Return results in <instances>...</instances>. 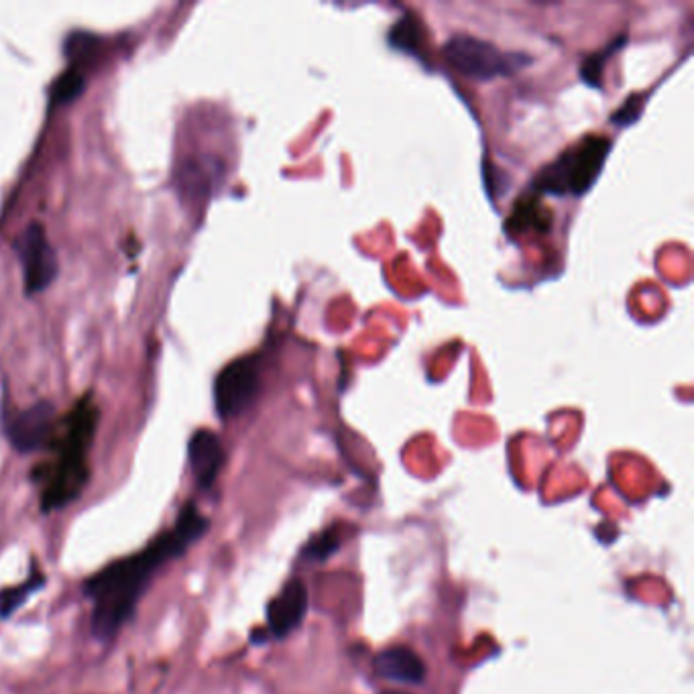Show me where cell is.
<instances>
[{
  "label": "cell",
  "instance_id": "3957f363",
  "mask_svg": "<svg viewBox=\"0 0 694 694\" xmlns=\"http://www.w3.org/2000/svg\"><path fill=\"white\" fill-rule=\"evenodd\" d=\"M611 153V139L605 135H587L576 145L562 151L552 163L544 165L534 180L536 194L583 196L587 194Z\"/></svg>",
  "mask_w": 694,
  "mask_h": 694
},
{
  "label": "cell",
  "instance_id": "2e32d148",
  "mask_svg": "<svg viewBox=\"0 0 694 694\" xmlns=\"http://www.w3.org/2000/svg\"><path fill=\"white\" fill-rule=\"evenodd\" d=\"M178 184H180V190L184 192V196H192V198H200L206 194L208 190V176H206V171L194 163V161H186L182 167H180V176H178Z\"/></svg>",
  "mask_w": 694,
  "mask_h": 694
},
{
  "label": "cell",
  "instance_id": "8992f818",
  "mask_svg": "<svg viewBox=\"0 0 694 694\" xmlns=\"http://www.w3.org/2000/svg\"><path fill=\"white\" fill-rule=\"evenodd\" d=\"M17 253L23 267L25 292L29 296L41 294L55 281L60 263H57L55 249L47 241L45 230L39 222H33L23 230L17 239Z\"/></svg>",
  "mask_w": 694,
  "mask_h": 694
},
{
  "label": "cell",
  "instance_id": "5b68a950",
  "mask_svg": "<svg viewBox=\"0 0 694 694\" xmlns=\"http://www.w3.org/2000/svg\"><path fill=\"white\" fill-rule=\"evenodd\" d=\"M261 375L257 359L243 357L228 363L216 377L214 401L220 418H237L247 412L259 395Z\"/></svg>",
  "mask_w": 694,
  "mask_h": 694
},
{
  "label": "cell",
  "instance_id": "7a4b0ae2",
  "mask_svg": "<svg viewBox=\"0 0 694 694\" xmlns=\"http://www.w3.org/2000/svg\"><path fill=\"white\" fill-rule=\"evenodd\" d=\"M98 424V410L94 403L82 399L76 410L68 416L62 436L55 444L57 460L33 473V477L43 485L41 509L51 513L68 507L84 491L90 469H88V450L94 440Z\"/></svg>",
  "mask_w": 694,
  "mask_h": 694
},
{
  "label": "cell",
  "instance_id": "277c9868",
  "mask_svg": "<svg viewBox=\"0 0 694 694\" xmlns=\"http://www.w3.org/2000/svg\"><path fill=\"white\" fill-rule=\"evenodd\" d=\"M442 55L458 74L473 80L513 76L532 62V57L526 53L503 51L501 47L469 33L450 37L442 47Z\"/></svg>",
  "mask_w": 694,
  "mask_h": 694
},
{
  "label": "cell",
  "instance_id": "ac0fdd59",
  "mask_svg": "<svg viewBox=\"0 0 694 694\" xmlns=\"http://www.w3.org/2000/svg\"><path fill=\"white\" fill-rule=\"evenodd\" d=\"M98 43V39L94 35L88 33H74L68 41H66V55H70L72 60H86V57L94 51V45Z\"/></svg>",
  "mask_w": 694,
  "mask_h": 694
},
{
  "label": "cell",
  "instance_id": "30bf717a",
  "mask_svg": "<svg viewBox=\"0 0 694 694\" xmlns=\"http://www.w3.org/2000/svg\"><path fill=\"white\" fill-rule=\"evenodd\" d=\"M375 672L381 678L403 682V684H418L426 678V666L422 658L410 648H389L375 658Z\"/></svg>",
  "mask_w": 694,
  "mask_h": 694
},
{
  "label": "cell",
  "instance_id": "9a60e30c",
  "mask_svg": "<svg viewBox=\"0 0 694 694\" xmlns=\"http://www.w3.org/2000/svg\"><path fill=\"white\" fill-rule=\"evenodd\" d=\"M84 86H86L84 74L78 68H72L55 80L51 90V102L53 104L74 102L84 92Z\"/></svg>",
  "mask_w": 694,
  "mask_h": 694
},
{
  "label": "cell",
  "instance_id": "ba28073f",
  "mask_svg": "<svg viewBox=\"0 0 694 694\" xmlns=\"http://www.w3.org/2000/svg\"><path fill=\"white\" fill-rule=\"evenodd\" d=\"M308 609V591L302 581H289L267 607V627L275 638H285L304 619Z\"/></svg>",
  "mask_w": 694,
  "mask_h": 694
},
{
  "label": "cell",
  "instance_id": "5bb4252c",
  "mask_svg": "<svg viewBox=\"0 0 694 694\" xmlns=\"http://www.w3.org/2000/svg\"><path fill=\"white\" fill-rule=\"evenodd\" d=\"M625 43H627V37L621 35V37L613 39L607 47H603V49L595 51L593 55H589L587 60L583 62V66H581V78H583L589 86L601 88V86H603V72H605L607 62L611 60V57H613Z\"/></svg>",
  "mask_w": 694,
  "mask_h": 694
},
{
  "label": "cell",
  "instance_id": "9c48e42d",
  "mask_svg": "<svg viewBox=\"0 0 694 694\" xmlns=\"http://www.w3.org/2000/svg\"><path fill=\"white\" fill-rule=\"evenodd\" d=\"M190 467L200 489H210L224 465V448L220 438L212 430H198L188 444Z\"/></svg>",
  "mask_w": 694,
  "mask_h": 694
},
{
  "label": "cell",
  "instance_id": "e0dca14e",
  "mask_svg": "<svg viewBox=\"0 0 694 694\" xmlns=\"http://www.w3.org/2000/svg\"><path fill=\"white\" fill-rule=\"evenodd\" d=\"M338 544H340L338 534H336L334 530H328V532L316 536V538L306 546L304 556H306L308 560L322 562V560H326V558L338 548Z\"/></svg>",
  "mask_w": 694,
  "mask_h": 694
},
{
  "label": "cell",
  "instance_id": "8fae6325",
  "mask_svg": "<svg viewBox=\"0 0 694 694\" xmlns=\"http://www.w3.org/2000/svg\"><path fill=\"white\" fill-rule=\"evenodd\" d=\"M552 226V210L542 202V198L534 194H524L513 204L511 216L505 222L507 235H524L530 230H540L548 233Z\"/></svg>",
  "mask_w": 694,
  "mask_h": 694
},
{
  "label": "cell",
  "instance_id": "4fadbf2b",
  "mask_svg": "<svg viewBox=\"0 0 694 694\" xmlns=\"http://www.w3.org/2000/svg\"><path fill=\"white\" fill-rule=\"evenodd\" d=\"M43 587H45V574L37 566H33L25 583L0 591V619H9Z\"/></svg>",
  "mask_w": 694,
  "mask_h": 694
},
{
  "label": "cell",
  "instance_id": "ffe728a7",
  "mask_svg": "<svg viewBox=\"0 0 694 694\" xmlns=\"http://www.w3.org/2000/svg\"><path fill=\"white\" fill-rule=\"evenodd\" d=\"M381 694H406V692H397V690H387V692H381Z\"/></svg>",
  "mask_w": 694,
  "mask_h": 694
},
{
  "label": "cell",
  "instance_id": "d6986e66",
  "mask_svg": "<svg viewBox=\"0 0 694 694\" xmlns=\"http://www.w3.org/2000/svg\"><path fill=\"white\" fill-rule=\"evenodd\" d=\"M638 114H640V100H638V96H633L613 114L611 121H615L617 125H629L638 119Z\"/></svg>",
  "mask_w": 694,
  "mask_h": 694
},
{
  "label": "cell",
  "instance_id": "6da1fadb",
  "mask_svg": "<svg viewBox=\"0 0 694 694\" xmlns=\"http://www.w3.org/2000/svg\"><path fill=\"white\" fill-rule=\"evenodd\" d=\"M210 522L194 503H186L171 530L159 534L141 552L114 560L92 574L82 591L92 601L90 627L94 638L110 642L131 621L151 578L169 560L188 552L208 532Z\"/></svg>",
  "mask_w": 694,
  "mask_h": 694
},
{
  "label": "cell",
  "instance_id": "52a82bcc",
  "mask_svg": "<svg viewBox=\"0 0 694 694\" xmlns=\"http://www.w3.org/2000/svg\"><path fill=\"white\" fill-rule=\"evenodd\" d=\"M53 414L55 410L49 401H39L9 418L7 436L13 448L27 454L47 446L53 436Z\"/></svg>",
  "mask_w": 694,
  "mask_h": 694
},
{
  "label": "cell",
  "instance_id": "7c38bea8",
  "mask_svg": "<svg viewBox=\"0 0 694 694\" xmlns=\"http://www.w3.org/2000/svg\"><path fill=\"white\" fill-rule=\"evenodd\" d=\"M424 41H426V31L424 25L420 21V17L416 15H406L401 17L389 31V43L399 49L406 51L410 55H422L424 51Z\"/></svg>",
  "mask_w": 694,
  "mask_h": 694
}]
</instances>
